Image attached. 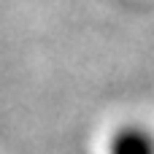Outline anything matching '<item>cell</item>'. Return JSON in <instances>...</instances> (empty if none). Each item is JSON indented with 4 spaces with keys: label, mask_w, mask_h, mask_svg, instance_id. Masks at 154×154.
<instances>
[{
    "label": "cell",
    "mask_w": 154,
    "mask_h": 154,
    "mask_svg": "<svg viewBox=\"0 0 154 154\" xmlns=\"http://www.w3.org/2000/svg\"><path fill=\"white\" fill-rule=\"evenodd\" d=\"M108 154H154V135L152 130L141 125H125L111 135Z\"/></svg>",
    "instance_id": "obj_1"
}]
</instances>
